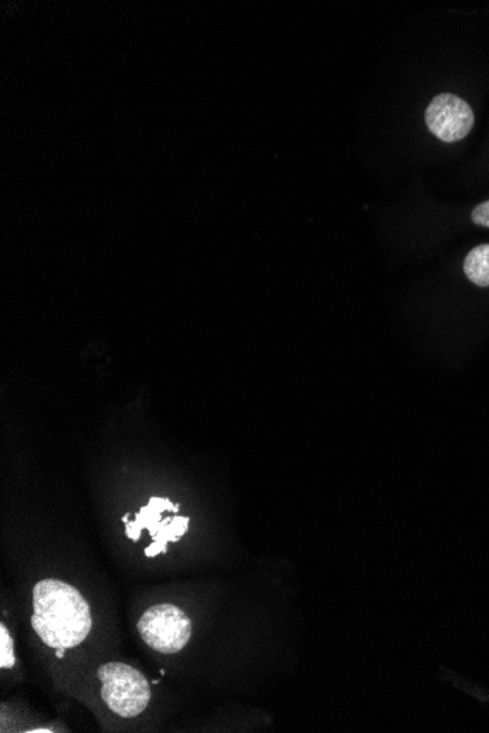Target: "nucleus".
Masks as SVG:
<instances>
[{
    "instance_id": "obj_2",
    "label": "nucleus",
    "mask_w": 489,
    "mask_h": 733,
    "mask_svg": "<svg viewBox=\"0 0 489 733\" xmlns=\"http://www.w3.org/2000/svg\"><path fill=\"white\" fill-rule=\"evenodd\" d=\"M101 698L113 713L124 719L137 718L151 700L150 682L138 669L121 662L99 669Z\"/></svg>"
},
{
    "instance_id": "obj_5",
    "label": "nucleus",
    "mask_w": 489,
    "mask_h": 733,
    "mask_svg": "<svg viewBox=\"0 0 489 733\" xmlns=\"http://www.w3.org/2000/svg\"><path fill=\"white\" fill-rule=\"evenodd\" d=\"M463 270H465L466 277L471 279L475 286H489V244L479 245L472 249L463 262Z\"/></svg>"
},
{
    "instance_id": "obj_1",
    "label": "nucleus",
    "mask_w": 489,
    "mask_h": 733,
    "mask_svg": "<svg viewBox=\"0 0 489 733\" xmlns=\"http://www.w3.org/2000/svg\"><path fill=\"white\" fill-rule=\"evenodd\" d=\"M32 625L46 646L77 647L91 633L90 605L71 584L41 580L33 588Z\"/></svg>"
},
{
    "instance_id": "obj_11",
    "label": "nucleus",
    "mask_w": 489,
    "mask_h": 733,
    "mask_svg": "<svg viewBox=\"0 0 489 733\" xmlns=\"http://www.w3.org/2000/svg\"><path fill=\"white\" fill-rule=\"evenodd\" d=\"M65 650L66 648H57V658L63 659V656H65Z\"/></svg>"
},
{
    "instance_id": "obj_12",
    "label": "nucleus",
    "mask_w": 489,
    "mask_h": 733,
    "mask_svg": "<svg viewBox=\"0 0 489 733\" xmlns=\"http://www.w3.org/2000/svg\"><path fill=\"white\" fill-rule=\"evenodd\" d=\"M29 733H50L52 731H49V729H33V731H28Z\"/></svg>"
},
{
    "instance_id": "obj_9",
    "label": "nucleus",
    "mask_w": 489,
    "mask_h": 733,
    "mask_svg": "<svg viewBox=\"0 0 489 733\" xmlns=\"http://www.w3.org/2000/svg\"><path fill=\"white\" fill-rule=\"evenodd\" d=\"M141 531L142 527L137 523V521L126 524V536H128L129 539L138 542L139 537H141Z\"/></svg>"
},
{
    "instance_id": "obj_8",
    "label": "nucleus",
    "mask_w": 489,
    "mask_h": 733,
    "mask_svg": "<svg viewBox=\"0 0 489 733\" xmlns=\"http://www.w3.org/2000/svg\"><path fill=\"white\" fill-rule=\"evenodd\" d=\"M472 222L478 224L480 227L489 228V201L475 207L474 211H472Z\"/></svg>"
},
{
    "instance_id": "obj_7",
    "label": "nucleus",
    "mask_w": 489,
    "mask_h": 733,
    "mask_svg": "<svg viewBox=\"0 0 489 733\" xmlns=\"http://www.w3.org/2000/svg\"><path fill=\"white\" fill-rule=\"evenodd\" d=\"M14 639L5 625H0V668L12 669L15 667Z\"/></svg>"
},
{
    "instance_id": "obj_6",
    "label": "nucleus",
    "mask_w": 489,
    "mask_h": 733,
    "mask_svg": "<svg viewBox=\"0 0 489 733\" xmlns=\"http://www.w3.org/2000/svg\"><path fill=\"white\" fill-rule=\"evenodd\" d=\"M188 523L189 519L187 517H175L171 523L160 529L158 536L153 537L154 542H160V544L164 545L175 544L188 532Z\"/></svg>"
},
{
    "instance_id": "obj_3",
    "label": "nucleus",
    "mask_w": 489,
    "mask_h": 733,
    "mask_svg": "<svg viewBox=\"0 0 489 733\" xmlns=\"http://www.w3.org/2000/svg\"><path fill=\"white\" fill-rule=\"evenodd\" d=\"M137 626L147 646L162 655L179 654L192 635L191 620L183 609L172 604L147 609Z\"/></svg>"
},
{
    "instance_id": "obj_10",
    "label": "nucleus",
    "mask_w": 489,
    "mask_h": 733,
    "mask_svg": "<svg viewBox=\"0 0 489 733\" xmlns=\"http://www.w3.org/2000/svg\"><path fill=\"white\" fill-rule=\"evenodd\" d=\"M167 552V545L160 544V542H154L153 545H150L149 548H146V555L149 558L158 557L160 554Z\"/></svg>"
},
{
    "instance_id": "obj_4",
    "label": "nucleus",
    "mask_w": 489,
    "mask_h": 733,
    "mask_svg": "<svg viewBox=\"0 0 489 733\" xmlns=\"http://www.w3.org/2000/svg\"><path fill=\"white\" fill-rule=\"evenodd\" d=\"M428 129L444 142L462 141L471 134L475 114L469 103L461 97L444 92L429 103L425 112Z\"/></svg>"
}]
</instances>
